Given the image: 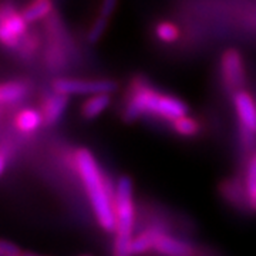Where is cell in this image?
Listing matches in <instances>:
<instances>
[{
	"label": "cell",
	"instance_id": "1",
	"mask_svg": "<svg viewBox=\"0 0 256 256\" xmlns=\"http://www.w3.org/2000/svg\"><path fill=\"white\" fill-rule=\"evenodd\" d=\"M74 161L101 228L116 232V186H111L104 178L96 158L88 150H78Z\"/></svg>",
	"mask_w": 256,
	"mask_h": 256
},
{
	"label": "cell",
	"instance_id": "2",
	"mask_svg": "<svg viewBox=\"0 0 256 256\" xmlns=\"http://www.w3.org/2000/svg\"><path fill=\"white\" fill-rule=\"evenodd\" d=\"M188 108L185 102L172 96H165L156 92L148 87H137V90L131 94L127 108L124 112V118L127 121L137 120L141 116H156L168 121H175L186 116Z\"/></svg>",
	"mask_w": 256,
	"mask_h": 256
},
{
	"label": "cell",
	"instance_id": "3",
	"mask_svg": "<svg viewBox=\"0 0 256 256\" xmlns=\"http://www.w3.org/2000/svg\"><path fill=\"white\" fill-rule=\"evenodd\" d=\"M116 208V242L114 256H131V242L134 230V202H132V185L127 176L120 178L116 184L114 195Z\"/></svg>",
	"mask_w": 256,
	"mask_h": 256
},
{
	"label": "cell",
	"instance_id": "4",
	"mask_svg": "<svg viewBox=\"0 0 256 256\" xmlns=\"http://www.w3.org/2000/svg\"><path fill=\"white\" fill-rule=\"evenodd\" d=\"M117 88V84L111 80H76L58 78L53 82L54 92L64 96H96L110 94Z\"/></svg>",
	"mask_w": 256,
	"mask_h": 256
},
{
	"label": "cell",
	"instance_id": "5",
	"mask_svg": "<svg viewBox=\"0 0 256 256\" xmlns=\"http://www.w3.org/2000/svg\"><path fill=\"white\" fill-rule=\"evenodd\" d=\"M28 22L23 14H18L13 9H8L6 6L2 12V28H0V38L3 44L8 47L18 46V38L26 32Z\"/></svg>",
	"mask_w": 256,
	"mask_h": 256
},
{
	"label": "cell",
	"instance_id": "6",
	"mask_svg": "<svg viewBox=\"0 0 256 256\" xmlns=\"http://www.w3.org/2000/svg\"><path fill=\"white\" fill-rule=\"evenodd\" d=\"M220 72L225 82L230 88H238L244 84L245 80V70L242 57L236 50H228L222 56L220 60Z\"/></svg>",
	"mask_w": 256,
	"mask_h": 256
},
{
	"label": "cell",
	"instance_id": "7",
	"mask_svg": "<svg viewBox=\"0 0 256 256\" xmlns=\"http://www.w3.org/2000/svg\"><path fill=\"white\" fill-rule=\"evenodd\" d=\"M234 104L244 130L256 134V101L246 92H238L234 96Z\"/></svg>",
	"mask_w": 256,
	"mask_h": 256
},
{
	"label": "cell",
	"instance_id": "8",
	"mask_svg": "<svg viewBox=\"0 0 256 256\" xmlns=\"http://www.w3.org/2000/svg\"><path fill=\"white\" fill-rule=\"evenodd\" d=\"M158 254L164 256H191L192 249L188 244H185L182 240L171 238L164 234H158L156 240V246H154Z\"/></svg>",
	"mask_w": 256,
	"mask_h": 256
},
{
	"label": "cell",
	"instance_id": "9",
	"mask_svg": "<svg viewBox=\"0 0 256 256\" xmlns=\"http://www.w3.org/2000/svg\"><path fill=\"white\" fill-rule=\"evenodd\" d=\"M67 102H68L67 96L60 94V92H54L50 97H47L43 111H42L46 124L52 126L60 120V117L63 116V112L67 108Z\"/></svg>",
	"mask_w": 256,
	"mask_h": 256
},
{
	"label": "cell",
	"instance_id": "10",
	"mask_svg": "<svg viewBox=\"0 0 256 256\" xmlns=\"http://www.w3.org/2000/svg\"><path fill=\"white\" fill-rule=\"evenodd\" d=\"M44 121L43 112L28 108L18 112V118H16V126L22 132H33L37 128L42 126V122Z\"/></svg>",
	"mask_w": 256,
	"mask_h": 256
},
{
	"label": "cell",
	"instance_id": "11",
	"mask_svg": "<svg viewBox=\"0 0 256 256\" xmlns=\"http://www.w3.org/2000/svg\"><path fill=\"white\" fill-rule=\"evenodd\" d=\"M244 195L249 206L256 210V154L248 162L244 181Z\"/></svg>",
	"mask_w": 256,
	"mask_h": 256
},
{
	"label": "cell",
	"instance_id": "12",
	"mask_svg": "<svg viewBox=\"0 0 256 256\" xmlns=\"http://www.w3.org/2000/svg\"><path fill=\"white\" fill-rule=\"evenodd\" d=\"M110 106V96L108 94H96L90 96V98L82 106V116L86 118L92 120L98 117L102 111L107 110Z\"/></svg>",
	"mask_w": 256,
	"mask_h": 256
},
{
	"label": "cell",
	"instance_id": "13",
	"mask_svg": "<svg viewBox=\"0 0 256 256\" xmlns=\"http://www.w3.org/2000/svg\"><path fill=\"white\" fill-rule=\"evenodd\" d=\"M158 234L160 232L156 229H148L146 232L137 235L136 238L132 239V242H131V252H132V255L146 254L150 249H154Z\"/></svg>",
	"mask_w": 256,
	"mask_h": 256
},
{
	"label": "cell",
	"instance_id": "14",
	"mask_svg": "<svg viewBox=\"0 0 256 256\" xmlns=\"http://www.w3.org/2000/svg\"><path fill=\"white\" fill-rule=\"evenodd\" d=\"M26 94V86L18 82H6L0 88V101L2 104H14L20 101Z\"/></svg>",
	"mask_w": 256,
	"mask_h": 256
},
{
	"label": "cell",
	"instance_id": "15",
	"mask_svg": "<svg viewBox=\"0 0 256 256\" xmlns=\"http://www.w3.org/2000/svg\"><path fill=\"white\" fill-rule=\"evenodd\" d=\"M52 2L50 0H36L32 3L28 9L23 12V18L28 23H34L37 20H42L46 18L47 14L52 12Z\"/></svg>",
	"mask_w": 256,
	"mask_h": 256
},
{
	"label": "cell",
	"instance_id": "16",
	"mask_svg": "<svg viewBox=\"0 0 256 256\" xmlns=\"http://www.w3.org/2000/svg\"><path fill=\"white\" fill-rule=\"evenodd\" d=\"M174 128L178 134L185 136V137H192V136H195V134L198 132L200 124H198L194 118H190V117L184 116L181 118L175 120Z\"/></svg>",
	"mask_w": 256,
	"mask_h": 256
},
{
	"label": "cell",
	"instance_id": "17",
	"mask_svg": "<svg viewBox=\"0 0 256 256\" xmlns=\"http://www.w3.org/2000/svg\"><path fill=\"white\" fill-rule=\"evenodd\" d=\"M156 36L160 40H162L165 43H171V42H175L178 36H180V32H178V28H175L172 23H161V24H158L156 26Z\"/></svg>",
	"mask_w": 256,
	"mask_h": 256
},
{
	"label": "cell",
	"instance_id": "18",
	"mask_svg": "<svg viewBox=\"0 0 256 256\" xmlns=\"http://www.w3.org/2000/svg\"><path fill=\"white\" fill-rule=\"evenodd\" d=\"M107 24H108V18L98 16V18L92 23V26L88 30V33H87V42L92 43H92H97L102 37V34H104V32L107 28Z\"/></svg>",
	"mask_w": 256,
	"mask_h": 256
},
{
	"label": "cell",
	"instance_id": "19",
	"mask_svg": "<svg viewBox=\"0 0 256 256\" xmlns=\"http://www.w3.org/2000/svg\"><path fill=\"white\" fill-rule=\"evenodd\" d=\"M0 256H36L28 252H22L16 245L10 244L8 240H2L0 244Z\"/></svg>",
	"mask_w": 256,
	"mask_h": 256
},
{
	"label": "cell",
	"instance_id": "20",
	"mask_svg": "<svg viewBox=\"0 0 256 256\" xmlns=\"http://www.w3.org/2000/svg\"><path fill=\"white\" fill-rule=\"evenodd\" d=\"M116 8H117V0H102L100 8V16L101 18H110Z\"/></svg>",
	"mask_w": 256,
	"mask_h": 256
},
{
	"label": "cell",
	"instance_id": "21",
	"mask_svg": "<svg viewBox=\"0 0 256 256\" xmlns=\"http://www.w3.org/2000/svg\"><path fill=\"white\" fill-rule=\"evenodd\" d=\"M6 160H8V154H6V146H2V156H0V172L3 174L6 170Z\"/></svg>",
	"mask_w": 256,
	"mask_h": 256
}]
</instances>
